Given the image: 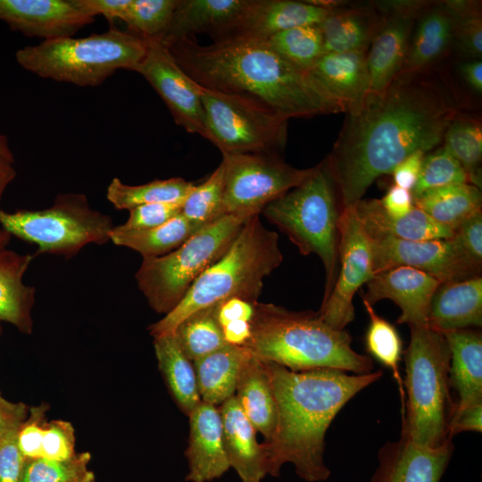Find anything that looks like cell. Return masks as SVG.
<instances>
[{
    "label": "cell",
    "mask_w": 482,
    "mask_h": 482,
    "mask_svg": "<svg viewBox=\"0 0 482 482\" xmlns=\"http://www.w3.org/2000/svg\"><path fill=\"white\" fill-rule=\"evenodd\" d=\"M458 112L453 89L431 69L400 72L382 91L369 93L357 112L346 114L325 159L341 210L354 207L411 154L442 145Z\"/></svg>",
    "instance_id": "6da1fadb"
},
{
    "label": "cell",
    "mask_w": 482,
    "mask_h": 482,
    "mask_svg": "<svg viewBox=\"0 0 482 482\" xmlns=\"http://www.w3.org/2000/svg\"><path fill=\"white\" fill-rule=\"evenodd\" d=\"M166 46L202 87L244 98L285 120L344 112L310 71L284 59L265 40L235 38L201 46L191 37Z\"/></svg>",
    "instance_id": "7a4b0ae2"
},
{
    "label": "cell",
    "mask_w": 482,
    "mask_h": 482,
    "mask_svg": "<svg viewBox=\"0 0 482 482\" xmlns=\"http://www.w3.org/2000/svg\"><path fill=\"white\" fill-rule=\"evenodd\" d=\"M272 386L277 421L263 443L268 475L278 478L292 463L306 482H322L331 471L324 461L325 436L340 410L360 391L380 379L381 370L353 374L336 369L292 371L264 362Z\"/></svg>",
    "instance_id": "3957f363"
},
{
    "label": "cell",
    "mask_w": 482,
    "mask_h": 482,
    "mask_svg": "<svg viewBox=\"0 0 482 482\" xmlns=\"http://www.w3.org/2000/svg\"><path fill=\"white\" fill-rule=\"evenodd\" d=\"M345 329L326 324L317 312H295L273 303H254L251 336L245 345L263 362L292 371L336 369L353 374L374 370L370 357L352 347Z\"/></svg>",
    "instance_id": "277c9868"
},
{
    "label": "cell",
    "mask_w": 482,
    "mask_h": 482,
    "mask_svg": "<svg viewBox=\"0 0 482 482\" xmlns=\"http://www.w3.org/2000/svg\"><path fill=\"white\" fill-rule=\"evenodd\" d=\"M282 261L278 234L263 226L259 214L253 215L227 252L196 278L179 305L149 326L150 334L156 337L172 333L191 313L228 299L258 302L264 278Z\"/></svg>",
    "instance_id": "5b68a950"
},
{
    "label": "cell",
    "mask_w": 482,
    "mask_h": 482,
    "mask_svg": "<svg viewBox=\"0 0 482 482\" xmlns=\"http://www.w3.org/2000/svg\"><path fill=\"white\" fill-rule=\"evenodd\" d=\"M403 353L406 388L401 435L412 442L439 447L452 438L449 423L456 402L450 393V350L445 336L428 326H411Z\"/></svg>",
    "instance_id": "8992f818"
},
{
    "label": "cell",
    "mask_w": 482,
    "mask_h": 482,
    "mask_svg": "<svg viewBox=\"0 0 482 482\" xmlns=\"http://www.w3.org/2000/svg\"><path fill=\"white\" fill-rule=\"evenodd\" d=\"M146 41L112 26L85 37L43 40L19 49L20 66L41 78L79 87H96L118 70L136 71L145 55Z\"/></svg>",
    "instance_id": "52a82bcc"
},
{
    "label": "cell",
    "mask_w": 482,
    "mask_h": 482,
    "mask_svg": "<svg viewBox=\"0 0 482 482\" xmlns=\"http://www.w3.org/2000/svg\"><path fill=\"white\" fill-rule=\"evenodd\" d=\"M263 216L287 236L303 255L316 254L325 269L322 302L338 271V195L325 160L304 181L268 204ZM321 302V303H322Z\"/></svg>",
    "instance_id": "ba28073f"
},
{
    "label": "cell",
    "mask_w": 482,
    "mask_h": 482,
    "mask_svg": "<svg viewBox=\"0 0 482 482\" xmlns=\"http://www.w3.org/2000/svg\"><path fill=\"white\" fill-rule=\"evenodd\" d=\"M252 216L225 214L200 229L174 251L143 258L135 278L150 307L164 315L176 308L196 278L227 252Z\"/></svg>",
    "instance_id": "9c48e42d"
},
{
    "label": "cell",
    "mask_w": 482,
    "mask_h": 482,
    "mask_svg": "<svg viewBox=\"0 0 482 482\" xmlns=\"http://www.w3.org/2000/svg\"><path fill=\"white\" fill-rule=\"evenodd\" d=\"M0 225L12 236L37 246L36 255L48 253L70 259L87 245L110 240L111 216L93 209L80 193L59 194L43 210L0 209Z\"/></svg>",
    "instance_id": "30bf717a"
},
{
    "label": "cell",
    "mask_w": 482,
    "mask_h": 482,
    "mask_svg": "<svg viewBox=\"0 0 482 482\" xmlns=\"http://www.w3.org/2000/svg\"><path fill=\"white\" fill-rule=\"evenodd\" d=\"M204 138L224 154H278L287 141V120L244 98L207 89L201 95Z\"/></svg>",
    "instance_id": "8fae6325"
},
{
    "label": "cell",
    "mask_w": 482,
    "mask_h": 482,
    "mask_svg": "<svg viewBox=\"0 0 482 482\" xmlns=\"http://www.w3.org/2000/svg\"><path fill=\"white\" fill-rule=\"evenodd\" d=\"M226 214H260L270 202L300 185L314 171L295 168L278 154H224Z\"/></svg>",
    "instance_id": "7c38bea8"
},
{
    "label": "cell",
    "mask_w": 482,
    "mask_h": 482,
    "mask_svg": "<svg viewBox=\"0 0 482 482\" xmlns=\"http://www.w3.org/2000/svg\"><path fill=\"white\" fill-rule=\"evenodd\" d=\"M338 232L339 264L336 282L317 312L326 324L341 330L354 319L353 300L355 294L375 272L371 242L353 207L341 210Z\"/></svg>",
    "instance_id": "4fadbf2b"
},
{
    "label": "cell",
    "mask_w": 482,
    "mask_h": 482,
    "mask_svg": "<svg viewBox=\"0 0 482 482\" xmlns=\"http://www.w3.org/2000/svg\"><path fill=\"white\" fill-rule=\"evenodd\" d=\"M146 53L135 71L157 92L177 125L204 137L203 87L175 62L168 47L158 39H145Z\"/></svg>",
    "instance_id": "5bb4252c"
},
{
    "label": "cell",
    "mask_w": 482,
    "mask_h": 482,
    "mask_svg": "<svg viewBox=\"0 0 482 482\" xmlns=\"http://www.w3.org/2000/svg\"><path fill=\"white\" fill-rule=\"evenodd\" d=\"M428 1H377L380 21L367 52L370 92L385 89L401 72L416 20Z\"/></svg>",
    "instance_id": "9a60e30c"
},
{
    "label": "cell",
    "mask_w": 482,
    "mask_h": 482,
    "mask_svg": "<svg viewBox=\"0 0 482 482\" xmlns=\"http://www.w3.org/2000/svg\"><path fill=\"white\" fill-rule=\"evenodd\" d=\"M374 272L407 266L421 270L440 283L480 276L462 255L452 237L431 240L370 239Z\"/></svg>",
    "instance_id": "2e32d148"
},
{
    "label": "cell",
    "mask_w": 482,
    "mask_h": 482,
    "mask_svg": "<svg viewBox=\"0 0 482 482\" xmlns=\"http://www.w3.org/2000/svg\"><path fill=\"white\" fill-rule=\"evenodd\" d=\"M96 16L85 0H0V21L44 40L72 37Z\"/></svg>",
    "instance_id": "e0dca14e"
},
{
    "label": "cell",
    "mask_w": 482,
    "mask_h": 482,
    "mask_svg": "<svg viewBox=\"0 0 482 482\" xmlns=\"http://www.w3.org/2000/svg\"><path fill=\"white\" fill-rule=\"evenodd\" d=\"M440 284L417 269L395 267L374 274L366 284L362 300L371 305L383 299L391 300L401 310L397 323L427 326L430 302Z\"/></svg>",
    "instance_id": "ac0fdd59"
},
{
    "label": "cell",
    "mask_w": 482,
    "mask_h": 482,
    "mask_svg": "<svg viewBox=\"0 0 482 482\" xmlns=\"http://www.w3.org/2000/svg\"><path fill=\"white\" fill-rule=\"evenodd\" d=\"M453 453L452 440L434 448L400 435L398 440L379 448L370 482H440Z\"/></svg>",
    "instance_id": "d6986e66"
},
{
    "label": "cell",
    "mask_w": 482,
    "mask_h": 482,
    "mask_svg": "<svg viewBox=\"0 0 482 482\" xmlns=\"http://www.w3.org/2000/svg\"><path fill=\"white\" fill-rule=\"evenodd\" d=\"M329 11V7L318 1L251 0L239 22L219 41L235 38L267 40L292 28L320 25Z\"/></svg>",
    "instance_id": "ffe728a7"
},
{
    "label": "cell",
    "mask_w": 482,
    "mask_h": 482,
    "mask_svg": "<svg viewBox=\"0 0 482 482\" xmlns=\"http://www.w3.org/2000/svg\"><path fill=\"white\" fill-rule=\"evenodd\" d=\"M187 482H211L229 469L219 407L201 401L188 414Z\"/></svg>",
    "instance_id": "44dd1931"
},
{
    "label": "cell",
    "mask_w": 482,
    "mask_h": 482,
    "mask_svg": "<svg viewBox=\"0 0 482 482\" xmlns=\"http://www.w3.org/2000/svg\"><path fill=\"white\" fill-rule=\"evenodd\" d=\"M251 0H178L169 26L159 39L165 46L195 34L220 40L242 19Z\"/></svg>",
    "instance_id": "7402d4cb"
},
{
    "label": "cell",
    "mask_w": 482,
    "mask_h": 482,
    "mask_svg": "<svg viewBox=\"0 0 482 482\" xmlns=\"http://www.w3.org/2000/svg\"><path fill=\"white\" fill-rule=\"evenodd\" d=\"M310 71L346 114L357 112L370 92L366 52L324 53Z\"/></svg>",
    "instance_id": "603a6c76"
},
{
    "label": "cell",
    "mask_w": 482,
    "mask_h": 482,
    "mask_svg": "<svg viewBox=\"0 0 482 482\" xmlns=\"http://www.w3.org/2000/svg\"><path fill=\"white\" fill-rule=\"evenodd\" d=\"M453 48V14L447 1H428L420 12L401 72L429 70Z\"/></svg>",
    "instance_id": "cb8c5ba5"
},
{
    "label": "cell",
    "mask_w": 482,
    "mask_h": 482,
    "mask_svg": "<svg viewBox=\"0 0 482 482\" xmlns=\"http://www.w3.org/2000/svg\"><path fill=\"white\" fill-rule=\"evenodd\" d=\"M218 407L230 468L235 470L241 482H262L268 475L267 458L263 443L257 441L255 428L235 395Z\"/></svg>",
    "instance_id": "d4e9b609"
},
{
    "label": "cell",
    "mask_w": 482,
    "mask_h": 482,
    "mask_svg": "<svg viewBox=\"0 0 482 482\" xmlns=\"http://www.w3.org/2000/svg\"><path fill=\"white\" fill-rule=\"evenodd\" d=\"M329 8L319 25L324 53H367L380 21L375 2L356 4L334 1Z\"/></svg>",
    "instance_id": "484cf974"
},
{
    "label": "cell",
    "mask_w": 482,
    "mask_h": 482,
    "mask_svg": "<svg viewBox=\"0 0 482 482\" xmlns=\"http://www.w3.org/2000/svg\"><path fill=\"white\" fill-rule=\"evenodd\" d=\"M427 326L436 331L482 326V277L441 283L434 293Z\"/></svg>",
    "instance_id": "4316f807"
},
{
    "label": "cell",
    "mask_w": 482,
    "mask_h": 482,
    "mask_svg": "<svg viewBox=\"0 0 482 482\" xmlns=\"http://www.w3.org/2000/svg\"><path fill=\"white\" fill-rule=\"evenodd\" d=\"M357 218L370 239L395 238L402 240L446 239L453 231L438 224L413 205L404 216L386 213L379 199H362L353 207Z\"/></svg>",
    "instance_id": "83f0119b"
},
{
    "label": "cell",
    "mask_w": 482,
    "mask_h": 482,
    "mask_svg": "<svg viewBox=\"0 0 482 482\" xmlns=\"http://www.w3.org/2000/svg\"><path fill=\"white\" fill-rule=\"evenodd\" d=\"M450 350V386L459 395L456 405L482 403V336L470 328L442 333Z\"/></svg>",
    "instance_id": "f1b7e54d"
},
{
    "label": "cell",
    "mask_w": 482,
    "mask_h": 482,
    "mask_svg": "<svg viewBox=\"0 0 482 482\" xmlns=\"http://www.w3.org/2000/svg\"><path fill=\"white\" fill-rule=\"evenodd\" d=\"M35 255L0 250V320L24 333L32 328L31 309L36 290L23 282V277Z\"/></svg>",
    "instance_id": "f546056e"
},
{
    "label": "cell",
    "mask_w": 482,
    "mask_h": 482,
    "mask_svg": "<svg viewBox=\"0 0 482 482\" xmlns=\"http://www.w3.org/2000/svg\"><path fill=\"white\" fill-rule=\"evenodd\" d=\"M235 397L255 430L269 440L277 421L275 397L265 362L251 352L242 365Z\"/></svg>",
    "instance_id": "4dcf8cb0"
},
{
    "label": "cell",
    "mask_w": 482,
    "mask_h": 482,
    "mask_svg": "<svg viewBox=\"0 0 482 482\" xmlns=\"http://www.w3.org/2000/svg\"><path fill=\"white\" fill-rule=\"evenodd\" d=\"M249 352L245 346L227 344L193 362L201 401L220 406L235 395L238 376Z\"/></svg>",
    "instance_id": "1f68e13d"
},
{
    "label": "cell",
    "mask_w": 482,
    "mask_h": 482,
    "mask_svg": "<svg viewBox=\"0 0 482 482\" xmlns=\"http://www.w3.org/2000/svg\"><path fill=\"white\" fill-rule=\"evenodd\" d=\"M159 369L180 411L188 416L201 402L193 362L181 350L173 333L154 337Z\"/></svg>",
    "instance_id": "d6a6232c"
},
{
    "label": "cell",
    "mask_w": 482,
    "mask_h": 482,
    "mask_svg": "<svg viewBox=\"0 0 482 482\" xmlns=\"http://www.w3.org/2000/svg\"><path fill=\"white\" fill-rule=\"evenodd\" d=\"M413 205L438 224L454 231L482 212L481 189L469 183L433 188L413 197Z\"/></svg>",
    "instance_id": "836d02e7"
},
{
    "label": "cell",
    "mask_w": 482,
    "mask_h": 482,
    "mask_svg": "<svg viewBox=\"0 0 482 482\" xmlns=\"http://www.w3.org/2000/svg\"><path fill=\"white\" fill-rule=\"evenodd\" d=\"M200 229L179 213L152 229H122L114 226L110 241L139 253L143 258L160 257L177 249Z\"/></svg>",
    "instance_id": "e575fe53"
},
{
    "label": "cell",
    "mask_w": 482,
    "mask_h": 482,
    "mask_svg": "<svg viewBox=\"0 0 482 482\" xmlns=\"http://www.w3.org/2000/svg\"><path fill=\"white\" fill-rule=\"evenodd\" d=\"M195 186L182 178L155 179L137 186L113 178L107 187L106 197L116 209L129 211L144 204L184 201Z\"/></svg>",
    "instance_id": "d590c367"
},
{
    "label": "cell",
    "mask_w": 482,
    "mask_h": 482,
    "mask_svg": "<svg viewBox=\"0 0 482 482\" xmlns=\"http://www.w3.org/2000/svg\"><path fill=\"white\" fill-rule=\"evenodd\" d=\"M463 167L470 184L481 189L482 125L458 112L444 135L442 145Z\"/></svg>",
    "instance_id": "8d00e7d4"
},
{
    "label": "cell",
    "mask_w": 482,
    "mask_h": 482,
    "mask_svg": "<svg viewBox=\"0 0 482 482\" xmlns=\"http://www.w3.org/2000/svg\"><path fill=\"white\" fill-rule=\"evenodd\" d=\"M218 303L184 319L172 332L184 353L192 361L227 345L217 315Z\"/></svg>",
    "instance_id": "74e56055"
},
{
    "label": "cell",
    "mask_w": 482,
    "mask_h": 482,
    "mask_svg": "<svg viewBox=\"0 0 482 482\" xmlns=\"http://www.w3.org/2000/svg\"><path fill=\"white\" fill-rule=\"evenodd\" d=\"M370 318L365 335V345L369 354L389 369L393 373L401 396V411L404 406L405 392L403 379L399 370V362L403 355V342L395 327L379 316L373 305L362 300Z\"/></svg>",
    "instance_id": "f35d334b"
},
{
    "label": "cell",
    "mask_w": 482,
    "mask_h": 482,
    "mask_svg": "<svg viewBox=\"0 0 482 482\" xmlns=\"http://www.w3.org/2000/svg\"><path fill=\"white\" fill-rule=\"evenodd\" d=\"M265 41L284 59L306 71H310L324 54L323 37L319 25L292 28Z\"/></svg>",
    "instance_id": "ab89813d"
},
{
    "label": "cell",
    "mask_w": 482,
    "mask_h": 482,
    "mask_svg": "<svg viewBox=\"0 0 482 482\" xmlns=\"http://www.w3.org/2000/svg\"><path fill=\"white\" fill-rule=\"evenodd\" d=\"M224 167L222 162L200 185H195L182 204L181 214L199 228L225 215Z\"/></svg>",
    "instance_id": "60d3db41"
},
{
    "label": "cell",
    "mask_w": 482,
    "mask_h": 482,
    "mask_svg": "<svg viewBox=\"0 0 482 482\" xmlns=\"http://www.w3.org/2000/svg\"><path fill=\"white\" fill-rule=\"evenodd\" d=\"M453 14V48L466 59L482 56L481 2L448 0Z\"/></svg>",
    "instance_id": "b9f144b4"
},
{
    "label": "cell",
    "mask_w": 482,
    "mask_h": 482,
    "mask_svg": "<svg viewBox=\"0 0 482 482\" xmlns=\"http://www.w3.org/2000/svg\"><path fill=\"white\" fill-rule=\"evenodd\" d=\"M178 0H130L122 19L131 33L160 39L171 20Z\"/></svg>",
    "instance_id": "7bdbcfd3"
},
{
    "label": "cell",
    "mask_w": 482,
    "mask_h": 482,
    "mask_svg": "<svg viewBox=\"0 0 482 482\" xmlns=\"http://www.w3.org/2000/svg\"><path fill=\"white\" fill-rule=\"evenodd\" d=\"M469 183L461 164L443 146L425 154L420 173L412 198L420 194L441 187Z\"/></svg>",
    "instance_id": "ee69618b"
},
{
    "label": "cell",
    "mask_w": 482,
    "mask_h": 482,
    "mask_svg": "<svg viewBox=\"0 0 482 482\" xmlns=\"http://www.w3.org/2000/svg\"><path fill=\"white\" fill-rule=\"evenodd\" d=\"M90 453H75L65 461L45 458L25 460L21 482H73L87 471Z\"/></svg>",
    "instance_id": "f6af8a7d"
},
{
    "label": "cell",
    "mask_w": 482,
    "mask_h": 482,
    "mask_svg": "<svg viewBox=\"0 0 482 482\" xmlns=\"http://www.w3.org/2000/svg\"><path fill=\"white\" fill-rule=\"evenodd\" d=\"M183 201L155 203L130 209L128 220L119 225L122 229H146L161 226L181 213Z\"/></svg>",
    "instance_id": "bcb514c9"
},
{
    "label": "cell",
    "mask_w": 482,
    "mask_h": 482,
    "mask_svg": "<svg viewBox=\"0 0 482 482\" xmlns=\"http://www.w3.org/2000/svg\"><path fill=\"white\" fill-rule=\"evenodd\" d=\"M75 437L72 426L62 420L44 428L41 458L65 461L74 454Z\"/></svg>",
    "instance_id": "7dc6e473"
},
{
    "label": "cell",
    "mask_w": 482,
    "mask_h": 482,
    "mask_svg": "<svg viewBox=\"0 0 482 482\" xmlns=\"http://www.w3.org/2000/svg\"><path fill=\"white\" fill-rule=\"evenodd\" d=\"M465 259L478 271L482 269V212L476 213L454 231L452 237Z\"/></svg>",
    "instance_id": "c3c4849f"
},
{
    "label": "cell",
    "mask_w": 482,
    "mask_h": 482,
    "mask_svg": "<svg viewBox=\"0 0 482 482\" xmlns=\"http://www.w3.org/2000/svg\"><path fill=\"white\" fill-rule=\"evenodd\" d=\"M19 428L0 441V482H21L25 458L17 445Z\"/></svg>",
    "instance_id": "681fc988"
},
{
    "label": "cell",
    "mask_w": 482,
    "mask_h": 482,
    "mask_svg": "<svg viewBox=\"0 0 482 482\" xmlns=\"http://www.w3.org/2000/svg\"><path fill=\"white\" fill-rule=\"evenodd\" d=\"M43 435L44 428L37 420L22 423L17 433V445L25 460L41 458Z\"/></svg>",
    "instance_id": "f907efd6"
},
{
    "label": "cell",
    "mask_w": 482,
    "mask_h": 482,
    "mask_svg": "<svg viewBox=\"0 0 482 482\" xmlns=\"http://www.w3.org/2000/svg\"><path fill=\"white\" fill-rule=\"evenodd\" d=\"M482 430V403L464 407L455 405V409L449 423V436L463 431L480 433Z\"/></svg>",
    "instance_id": "816d5d0a"
},
{
    "label": "cell",
    "mask_w": 482,
    "mask_h": 482,
    "mask_svg": "<svg viewBox=\"0 0 482 482\" xmlns=\"http://www.w3.org/2000/svg\"><path fill=\"white\" fill-rule=\"evenodd\" d=\"M425 154L416 151L396 165L391 173L395 186L411 193L417 184Z\"/></svg>",
    "instance_id": "f5cc1de1"
},
{
    "label": "cell",
    "mask_w": 482,
    "mask_h": 482,
    "mask_svg": "<svg viewBox=\"0 0 482 482\" xmlns=\"http://www.w3.org/2000/svg\"><path fill=\"white\" fill-rule=\"evenodd\" d=\"M379 201L386 213L393 217L404 216L413 207L411 191L395 185H393Z\"/></svg>",
    "instance_id": "db71d44e"
},
{
    "label": "cell",
    "mask_w": 482,
    "mask_h": 482,
    "mask_svg": "<svg viewBox=\"0 0 482 482\" xmlns=\"http://www.w3.org/2000/svg\"><path fill=\"white\" fill-rule=\"evenodd\" d=\"M96 15L104 16L110 24L115 19L122 21L130 0H85Z\"/></svg>",
    "instance_id": "11a10c76"
},
{
    "label": "cell",
    "mask_w": 482,
    "mask_h": 482,
    "mask_svg": "<svg viewBox=\"0 0 482 482\" xmlns=\"http://www.w3.org/2000/svg\"><path fill=\"white\" fill-rule=\"evenodd\" d=\"M24 413L23 405L12 404L6 401L0 404V441L22 425Z\"/></svg>",
    "instance_id": "9f6ffc18"
},
{
    "label": "cell",
    "mask_w": 482,
    "mask_h": 482,
    "mask_svg": "<svg viewBox=\"0 0 482 482\" xmlns=\"http://www.w3.org/2000/svg\"><path fill=\"white\" fill-rule=\"evenodd\" d=\"M461 75L469 88L477 95L482 93V62L467 59L460 67Z\"/></svg>",
    "instance_id": "6f0895ef"
},
{
    "label": "cell",
    "mask_w": 482,
    "mask_h": 482,
    "mask_svg": "<svg viewBox=\"0 0 482 482\" xmlns=\"http://www.w3.org/2000/svg\"><path fill=\"white\" fill-rule=\"evenodd\" d=\"M16 177L13 163L0 157V203L7 187Z\"/></svg>",
    "instance_id": "680465c9"
},
{
    "label": "cell",
    "mask_w": 482,
    "mask_h": 482,
    "mask_svg": "<svg viewBox=\"0 0 482 482\" xmlns=\"http://www.w3.org/2000/svg\"><path fill=\"white\" fill-rule=\"evenodd\" d=\"M0 157L13 163L14 156L11 150L8 138L0 133Z\"/></svg>",
    "instance_id": "91938a15"
},
{
    "label": "cell",
    "mask_w": 482,
    "mask_h": 482,
    "mask_svg": "<svg viewBox=\"0 0 482 482\" xmlns=\"http://www.w3.org/2000/svg\"><path fill=\"white\" fill-rule=\"evenodd\" d=\"M12 235L6 230L0 229V250L6 248L11 241Z\"/></svg>",
    "instance_id": "94428289"
},
{
    "label": "cell",
    "mask_w": 482,
    "mask_h": 482,
    "mask_svg": "<svg viewBox=\"0 0 482 482\" xmlns=\"http://www.w3.org/2000/svg\"><path fill=\"white\" fill-rule=\"evenodd\" d=\"M73 482H96L94 473L87 471L82 478Z\"/></svg>",
    "instance_id": "6125c7cd"
},
{
    "label": "cell",
    "mask_w": 482,
    "mask_h": 482,
    "mask_svg": "<svg viewBox=\"0 0 482 482\" xmlns=\"http://www.w3.org/2000/svg\"><path fill=\"white\" fill-rule=\"evenodd\" d=\"M5 400H4L1 396H0V404L3 403Z\"/></svg>",
    "instance_id": "be15d7a7"
}]
</instances>
